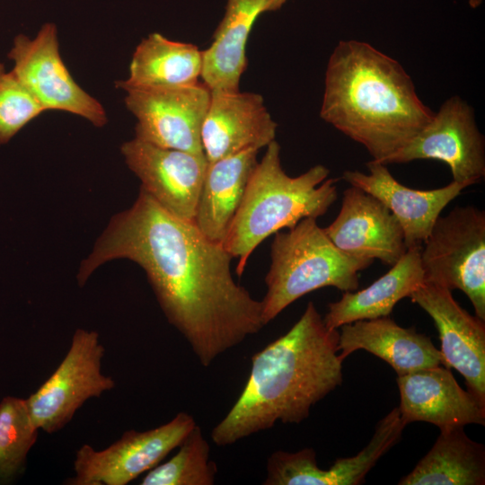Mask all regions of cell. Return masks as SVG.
<instances>
[{
  "instance_id": "cell-1",
  "label": "cell",
  "mask_w": 485,
  "mask_h": 485,
  "mask_svg": "<svg viewBox=\"0 0 485 485\" xmlns=\"http://www.w3.org/2000/svg\"><path fill=\"white\" fill-rule=\"evenodd\" d=\"M116 259L145 270L167 321L203 366L265 326L261 301L234 281L233 257L223 244L165 210L142 188L129 208L113 216L83 260L79 286Z\"/></svg>"
},
{
  "instance_id": "cell-2",
  "label": "cell",
  "mask_w": 485,
  "mask_h": 485,
  "mask_svg": "<svg viewBox=\"0 0 485 485\" xmlns=\"http://www.w3.org/2000/svg\"><path fill=\"white\" fill-rule=\"evenodd\" d=\"M339 338L309 302L285 335L252 356L246 384L212 429V441L231 445L277 421L299 424L307 419L312 406L342 383Z\"/></svg>"
},
{
  "instance_id": "cell-3",
  "label": "cell",
  "mask_w": 485,
  "mask_h": 485,
  "mask_svg": "<svg viewBox=\"0 0 485 485\" xmlns=\"http://www.w3.org/2000/svg\"><path fill=\"white\" fill-rule=\"evenodd\" d=\"M434 111L419 98L410 76L367 42L340 40L327 65L321 118L382 163L402 148Z\"/></svg>"
},
{
  "instance_id": "cell-4",
  "label": "cell",
  "mask_w": 485,
  "mask_h": 485,
  "mask_svg": "<svg viewBox=\"0 0 485 485\" xmlns=\"http://www.w3.org/2000/svg\"><path fill=\"white\" fill-rule=\"evenodd\" d=\"M329 174L327 167L317 164L291 177L282 168L278 143L274 140L266 146L222 242L239 260L238 276L256 247L269 235L290 229L304 218L325 215L338 195V180L328 178Z\"/></svg>"
},
{
  "instance_id": "cell-5",
  "label": "cell",
  "mask_w": 485,
  "mask_h": 485,
  "mask_svg": "<svg viewBox=\"0 0 485 485\" xmlns=\"http://www.w3.org/2000/svg\"><path fill=\"white\" fill-rule=\"evenodd\" d=\"M270 250L267 293L261 300L265 325L313 290L333 287L356 291L359 272L373 263L340 251L313 217L300 220L287 232L275 233Z\"/></svg>"
},
{
  "instance_id": "cell-6",
  "label": "cell",
  "mask_w": 485,
  "mask_h": 485,
  "mask_svg": "<svg viewBox=\"0 0 485 485\" xmlns=\"http://www.w3.org/2000/svg\"><path fill=\"white\" fill-rule=\"evenodd\" d=\"M425 282L463 291L485 322V212L457 206L439 216L421 246Z\"/></svg>"
},
{
  "instance_id": "cell-7",
  "label": "cell",
  "mask_w": 485,
  "mask_h": 485,
  "mask_svg": "<svg viewBox=\"0 0 485 485\" xmlns=\"http://www.w3.org/2000/svg\"><path fill=\"white\" fill-rule=\"evenodd\" d=\"M104 348L95 331L77 329L70 348L52 375L27 399L36 428L46 433L62 429L89 399L100 397L115 386L101 372Z\"/></svg>"
},
{
  "instance_id": "cell-8",
  "label": "cell",
  "mask_w": 485,
  "mask_h": 485,
  "mask_svg": "<svg viewBox=\"0 0 485 485\" xmlns=\"http://www.w3.org/2000/svg\"><path fill=\"white\" fill-rule=\"evenodd\" d=\"M197 425L194 418L179 412L155 428L128 430L103 450L83 445L75 454L71 485H126L158 465L179 447Z\"/></svg>"
},
{
  "instance_id": "cell-9",
  "label": "cell",
  "mask_w": 485,
  "mask_h": 485,
  "mask_svg": "<svg viewBox=\"0 0 485 485\" xmlns=\"http://www.w3.org/2000/svg\"><path fill=\"white\" fill-rule=\"evenodd\" d=\"M136 117V138L169 149L204 154L201 128L211 98L204 83L174 87L117 86Z\"/></svg>"
},
{
  "instance_id": "cell-10",
  "label": "cell",
  "mask_w": 485,
  "mask_h": 485,
  "mask_svg": "<svg viewBox=\"0 0 485 485\" xmlns=\"http://www.w3.org/2000/svg\"><path fill=\"white\" fill-rule=\"evenodd\" d=\"M421 159L446 163L453 181L464 188L484 179V137L472 108L461 97L447 99L416 136L380 163H405Z\"/></svg>"
},
{
  "instance_id": "cell-11",
  "label": "cell",
  "mask_w": 485,
  "mask_h": 485,
  "mask_svg": "<svg viewBox=\"0 0 485 485\" xmlns=\"http://www.w3.org/2000/svg\"><path fill=\"white\" fill-rule=\"evenodd\" d=\"M13 71L46 110L80 116L95 127L108 120L105 109L72 77L59 52L57 30L45 23L31 39L19 34L8 53Z\"/></svg>"
},
{
  "instance_id": "cell-12",
  "label": "cell",
  "mask_w": 485,
  "mask_h": 485,
  "mask_svg": "<svg viewBox=\"0 0 485 485\" xmlns=\"http://www.w3.org/2000/svg\"><path fill=\"white\" fill-rule=\"evenodd\" d=\"M120 150L140 188L171 214L193 222L207 166L204 154L163 148L136 137Z\"/></svg>"
},
{
  "instance_id": "cell-13",
  "label": "cell",
  "mask_w": 485,
  "mask_h": 485,
  "mask_svg": "<svg viewBox=\"0 0 485 485\" xmlns=\"http://www.w3.org/2000/svg\"><path fill=\"white\" fill-rule=\"evenodd\" d=\"M406 426L399 408L392 410L375 427L368 445L352 457L339 458L328 469L317 464L311 447L297 452L276 451L268 458L264 485H358L368 472L395 445Z\"/></svg>"
},
{
  "instance_id": "cell-14",
  "label": "cell",
  "mask_w": 485,
  "mask_h": 485,
  "mask_svg": "<svg viewBox=\"0 0 485 485\" xmlns=\"http://www.w3.org/2000/svg\"><path fill=\"white\" fill-rule=\"evenodd\" d=\"M409 298L434 321L445 366L462 374L467 390L485 404V322L471 315L440 285L425 282Z\"/></svg>"
},
{
  "instance_id": "cell-15",
  "label": "cell",
  "mask_w": 485,
  "mask_h": 485,
  "mask_svg": "<svg viewBox=\"0 0 485 485\" xmlns=\"http://www.w3.org/2000/svg\"><path fill=\"white\" fill-rule=\"evenodd\" d=\"M324 233L345 254L394 265L408 250L401 225L375 197L350 186L343 191L340 210Z\"/></svg>"
},
{
  "instance_id": "cell-16",
  "label": "cell",
  "mask_w": 485,
  "mask_h": 485,
  "mask_svg": "<svg viewBox=\"0 0 485 485\" xmlns=\"http://www.w3.org/2000/svg\"><path fill=\"white\" fill-rule=\"evenodd\" d=\"M449 369L437 366L397 375L398 408L406 425L424 421L440 430L485 425V404L461 388Z\"/></svg>"
},
{
  "instance_id": "cell-17",
  "label": "cell",
  "mask_w": 485,
  "mask_h": 485,
  "mask_svg": "<svg viewBox=\"0 0 485 485\" xmlns=\"http://www.w3.org/2000/svg\"><path fill=\"white\" fill-rule=\"evenodd\" d=\"M277 127L261 95L211 92L201 128L204 154L214 162L250 148L260 150L275 140Z\"/></svg>"
},
{
  "instance_id": "cell-18",
  "label": "cell",
  "mask_w": 485,
  "mask_h": 485,
  "mask_svg": "<svg viewBox=\"0 0 485 485\" xmlns=\"http://www.w3.org/2000/svg\"><path fill=\"white\" fill-rule=\"evenodd\" d=\"M369 173L345 171L342 178L380 200L401 225L407 248L422 246L443 209L465 188L452 181L435 190H420L400 183L386 165L369 161Z\"/></svg>"
},
{
  "instance_id": "cell-19",
  "label": "cell",
  "mask_w": 485,
  "mask_h": 485,
  "mask_svg": "<svg viewBox=\"0 0 485 485\" xmlns=\"http://www.w3.org/2000/svg\"><path fill=\"white\" fill-rule=\"evenodd\" d=\"M339 356L344 359L357 349L380 357L397 375L444 366L445 359L425 334L399 326L389 316L359 320L340 327Z\"/></svg>"
},
{
  "instance_id": "cell-20",
  "label": "cell",
  "mask_w": 485,
  "mask_h": 485,
  "mask_svg": "<svg viewBox=\"0 0 485 485\" xmlns=\"http://www.w3.org/2000/svg\"><path fill=\"white\" fill-rule=\"evenodd\" d=\"M421 246L408 248L384 276L359 291H346L339 301L330 303L323 318L329 329L359 320L389 316L395 304L409 297L425 283L420 261Z\"/></svg>"
},
{
  "instance_id": "cell-21",
  "label": "cell",
  "mask_w": 485,
  "mask_h": 485,
  "mask_svg": "<svg viewBox=\"0 0 485 485\" xmlns=\"http://www.w3.org/2000/svg\"><path fill=\"white\" fill-rule=\"evenodd\" d=\"M259 149L207 162L193 223L209 240L223 242L258 163Z\"/></svg>"
},
{
  "instance_id": "cell-22",
  "label": "cell",
  "mask_w": 485,
  "mask_h": 485,
  "mask_svg": "<svg viewBox=\"0 0 485 485\" xmlns=\"http://www.w3.org/2000/svg\"><path fill=\"white\" fill-rule=\"evenodd\" d=\"M267 0H227L225 13L202 51L201 79L211 92H237L247 66L246 44Z\"/></svg>"
},
{
  "instance_id": "cell-23",
  "label": "cell",
  "mask_w": 485,
  "mask_h": 485,
  "mask_svg": "<svg viewBox=\"0 0 485 485\" xmlns=\"http://www.w3.org/2000/svg\"><path fill=\"white\" fill-rule=\"evenodd\" d=\"M202 51L190 43L174 41L154 32L137 46L129 75L117 86L174 87L198 83Z\"/></svg>"
},
{
  "instance_id": "cell-24",
  "label": "cell",
  "mask_w": 485,
  "mask_h": 485,
  "mask_svg": "<svg viewBox=\"0 0 485 485\" xmlns=\"http://www.w3.org/2000/svg\"><path fill=\"white\" fill-rule=\"evenodd\" d=\"M399 485H484L485 447L463 428L440 430L435 444Z\"/></svg>"
},
{
  "instance_id": "cell-25",
  "label": "cell",
  "mask_w": 485,
  "mask_h": 485,
  "mask_svg": "<svg viewBox=\"0 0 485 485\" xmlns=\"http://www.w3.org/2000/svg\"><path fill=\"white\" fill-rule=\"evenodd\" d=\"M210 446L196 425L170 460L147 472L141 485H213L216 465L209 459Z\"/></svg>"
},
{
  "instance_id": "cell-26",
  "label": "cell",
  "mask_w": 485,
  "mask_h": 485,
  "mask_svg": "<svg viewBox=\"0 0 485 485\" xmlns=\"http://www.w3.org/2000/svg\"><path fill=\"white\" fill-rule=\"evenodd\" d=\"M38 432L24 399L3 398L0 402V484L10 483L23 471Z\"/></svg>"
},
{
  "instance_id": "cell-27",
  "label": "cell",
  "mask_w": 485,
  "mask_h": 485,
  "mask_svg": "<svg viewBox=\"0 0 485 485\" xmlns=\"http://www.w3.org/2000/svg\"><path fill=\"white\" fill-rule=\"evenodd\" d=\"M45 110L14 72L0 63V144L7 143Z\"/></svg>"
},
{
  "instance_id": "cell-28",
  "label": "cell",
  "mask_w": 485,
  "mask_h": 485,
  "mask_svg": "<svg viewBox=\"0 0 485 485\" xmlns=\"http://www.w3.org/2000/svg\"><path fill=\"white\" fill-rule=\"evenodd\" d=\"M287 0H267L265 12L277 11L287 2Z\"/></svg>"
},
{
  "instance_id": "cell-29",
  "label": "cell",
  "mask_w": 485,
  "mask_h": 485,
  "mask_svg": "<svg viewBox=\"0 0 485 485\" xmlns=\"http://www.w3.org/2000/svg\"><path fill=\"white\" fill-rule=\"evenodd\" d=\"M483 0H469V4L472 8H477L481 4Z\"/></svg>"
}]
</instances>
